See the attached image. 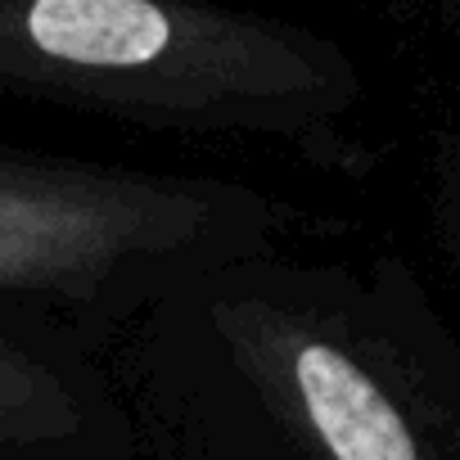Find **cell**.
<instances>
[{"instance_id": "obj_2", "label": "cell", "mask_w": 460, "mask_h": 460, "mask_svg": "<svg viewBox=\"0 0 460 460\" xmlns=\"http://www.w3.org/2000/svg\"><path fill=\"white\" fill-rule=\"evenodd\" d=\"M298 226V203L244 181L0 145V307L73 330L131 321L185 271Z\"/></svg>"}, {"instance_id": "obj_1", "label": "cell", "mask_w": 460, "mask_h": 460, "mask_svg": "<svg viewBox=\"0 0 460 460\" xmlns=\"http://www.w3.org/2000/svg\"><path fill=\"white\" fill-rule=\"evenodd\" d=\"M0 91L366 176L361 64L321 28L217 0H0Z\"/></svg>"}, {"instance_id": "obj_3", "label": "cell", "mask_w": 460, "mask_h": 460, "mask_svg": "<svg viewBox=\"0 0 460 460\" xmlns=\"http://www.w3.org/2000/svg\"><path fill=\"white\" fill-rule=\"evenodd\" d=\"M100 415L104 397L73 325L0 316V460L73 451Z\"/></svg>"}, {"instance_id": "obj_5", "label": "cell", "mask_w": 460, "mask_h": 460, "mask_svg": "<svg viewBox=\"0 0 460 460\" xmlns=\"http://www.w3.org/2000/svg\"><path fill=\"white\" fill-rule=\"evenodd\" d=\"M375 5L415 19V23H433L447 37H460V0H375Z\"/></svg>"}, {"instance_id": "obj_4", "label": "cell", "mask_w": 460, "mask_h": 460, "mask_svg": "<svg viewBox=\"0 0 460 460\" xmlns=\"http://www.w3.org/2000/svg\"><path fill=\"white\" fill-rule=\"evenodd\" d=\"M429 230L460 280V131H438L429 140Z\"/></svg>"}]
</instances>
